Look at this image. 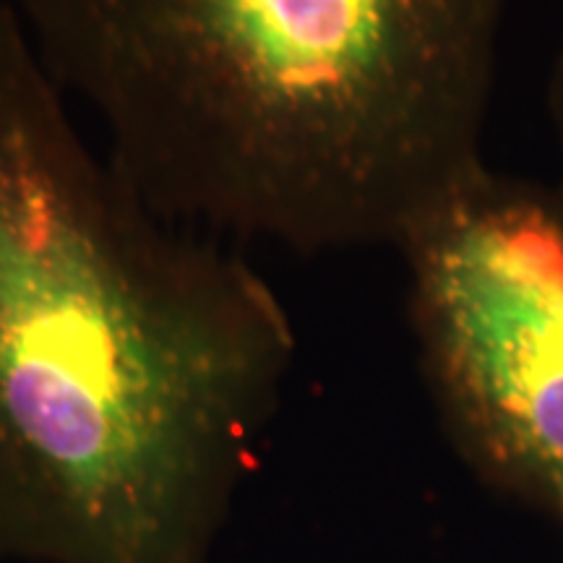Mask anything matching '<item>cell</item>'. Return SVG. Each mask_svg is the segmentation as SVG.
Masks as SVG:
<instances>
[{"label":"cell","mask_w":563,"mask_h":563,"mask_svg":"<svg viewBox=\"0 0 563 563\" xmlns=\"http://www.w3.org/2000/svg\"><path fill=\"white\" fill-rule=\"evenodd\" d=\"M548 115H551L553 141L555 146H559L561 165H563V37L553 58L551 81H548Z\"/></svg>","instance_id":"277c9868"},{"label":"cell","mask_w":563,"mask_h":563,"mask_svg":"<svg viewBox=\"0 0 563 563\" xmlns=\"http://www.w3.org/2000/svg\"><path fill=\"white\" fill-rule=\"evenodd\" d=\"M397 251L456 449L563 527V178L483 165Z\"/></svg>","instance_id":"3957f363"},{"label":"cell","mask_w":563,"mask_h":563,"mask_svg":"<svg viewBox=\"0 0 563 563\" xmlns=\"http://www.w3.org/2000/svg\"><path fill=\"white\" fill-rule=\"evenodd\" d=\"M170 220L295 253L399 249L485 165L506 0H9Z\"/></svg>","instance_id":"7a4b0ae2"},{"label":"cell","mask_w":563,"mask_h":563,"mask_svg":"<svg viewBox=\"0 0 563 563\" xmlns=\"http://www.w3.org/2000/svg\"><path fill=\"white\" fill-rule=\"evenodd\" d=\"M295 355L285 302L97 152L0 0V514L53 563H203Z\"/></svg>","instance_id":"6da1fadb"}]
</instances>
